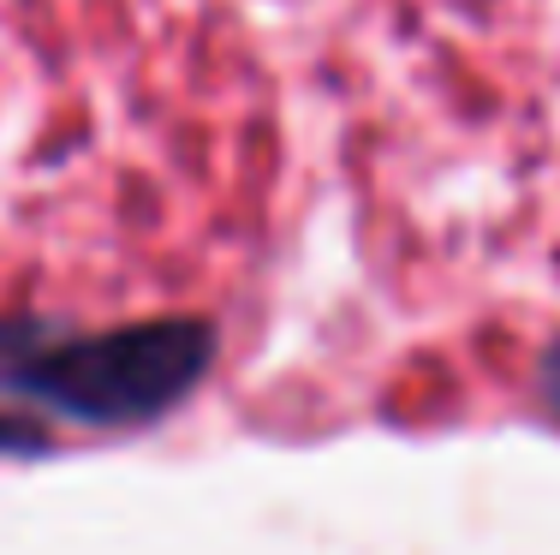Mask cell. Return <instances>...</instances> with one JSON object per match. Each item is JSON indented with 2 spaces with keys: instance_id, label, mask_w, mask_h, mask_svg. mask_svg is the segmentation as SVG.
<instances>
[{
  "instance_id": "obj_1",
  "label": "cell",
  "mask_w": 560,
  "mask_h": 555,
  "mask_svg": "<svg viewBox=\"0 0 560 555\" xmlns=\"http://www.w3.org/2000/svg\"><path fill=\"white\" fill-rule=\"evenodd\" d=\"M215 365V323L150 316L102 335H60L43 316H0V394L72 425H155Z\"/></svg>"
},
{
  "instance_id": "obj_2",
  "label": "cell",
  "mask_w": 560,
  "mask_h": 555,
  "mask_svg": "<svg viewBox=\"0 0 560 555\" xmlns=\"http://www.w3.org/2000/svg\"><path fill=\"white\" fill-rule=\"evenodd\" d=\"M48 430L36 425H19V418H0V454H48Z\"/></svg>"
},
{
  "instance_id": "obj_3",
  "label": "cell",
  "mask_w": 560,
  "mask_h": 555,
  "mask_svg": "<svg viewBox=\"0 0 560 555\" xmlns=\"http://www.w3.org/2000/svg\"><path fill=\"white\" fill-rule=\"evenodd\" d=\"M537 394H542V406H549V413L560 418V340L537 359Z\"/></svg>"
}]
</instances>
